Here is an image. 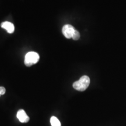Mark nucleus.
I'll return each instance as SVG.
<instances>
[{
    "label": "nucleus",
    "instance_id": "obj_1",
    "mask_svg": "<svg viewBox=\"0 0 126 126\" xmlns=\"http://www.w3.org/2000/svg\"><path fill=\"white\" fill-rule=\"evenodd\" d=\"M90 84V78L86 75H83L78 81L75 82L72 86L75 89L78 91H84Z\"/></svg>",
    "mask_w": 126,
    "mask_h": 126
},
{
    "label": "nucleus",
    "instance_id": "obj_2",
    "mask_svg": "<svg viewBox=\"0 0 126 126\" xmlns=\"http://www.w3.org/2000/svg\"><path fill=\"white\" fill-rule=\"evenodd\" d=\"M40 59L39 55L34 51H31L26 54L25 57V64L27 67H31L38 62Z\"/></svg>",
    "mask_w": 126,
    "mask_h": 126
},
{
    "label": "nucleus",
    "instance_id": "obj_3",
    "mask_svg": "<svg viewBox=\"0 0 126 126\" xmlns=\"http://www.w3.org/2000/svg\"><path fill=\"white\" fill-rule=\"evenodd\" d=\"M75 31V28L71 25H64L62 29L63 34L67 39L72 38Z\"/></svg>",
    "mask_w": 126,
    "mask_h": 126
},
{
    "label": "nucleus",
    "instance_id": "obj_4",
    "mask_svg": "<svg viewBox=\"0 0 126 126\" xmlns=\"http://www.w3.org/2000/svg\"><path fill=\"white\" fill-rule=\"evenodd\" d=\"M16 117L18 118L20 122L25 123H28L29 121V116L26 114L25 113V110L23 109H20L18 110V113L16 114Z\"/></svg>",
    "mask_w": 126,
    "mask_h": 126
},
{
    "label": "nucleus",
    "instance_id": "obj_5",
    "mask_svg": "<svg viewBox=\"0 0 126 126\" xmlns=\"http://www.w3.org/2000/svg\"><path fill=\"white\" fill-rule=\"evenodd\" d=\"M1 26L3 29H5L9 33H14V30H15V27H14V24L11 22H2L1 24Z\"/></svg>",
    "mask_w": 126,
    "mask_h": 126
},
{
    "label": "nucleus",
    "instance_id": "obj_6",
    "mask_svg": "<svg viewBox=\"0 0 126 126\" xmlns=\"http://www.w3.org/2000/svg\"><path fill=\"white\" fill-rule=\"evenodd\" d=\"M50 123L51 126H61V123L59 120L55 116H52L50 119Z\"/></svg>",
    "mask_w": 126,
    "mask_h": 126
},
{
    "label": "nucleus",
    "instance_id": "obj_7",
    "mask_svg": "<svg viewBox=\"0 0 126 126\" xmlns=\"http://www.w3.org/2000/svg\"><path fill=\"white\" fill-rule=\"evenodd\" d=\"M79 37H80L79 32L78 31H77V30H75L74 33L73 34V36H72V38L74 40H77L79 39Z\"/></svg>",
    "mask_w": 126,
    "mask_h": 126
},
{
    "label": "nucleus",
    "instance_id": "obj_8",
    "mask_svg": "<svg viewBox=\"0 0 126 126\" xmlns=\"http://www.w3.org/2000/svg\"><path fill=\"white\" fill-rule=\"evenodd\" d=\"M5 88L3 86H0V94L1 95H2V94H4L5 93Z\"/></svg>",
    "mask_w": 126,
    "mask_h": 126
},
{
    "label": "nucleus",
    "instance_id": "obj_9",
    "mask_svg": "<svg viewBox=\"0 0 126 126\" xmlns=\"http://www.w3.org/2000/svg\"><path fill=\"white\" fill-rule=\"evenodd\" d=\"M0 96H1V94H0Z\"/></svg>",
    "mask_w": 126,
    "mask_h": 126
}]
</instances>
